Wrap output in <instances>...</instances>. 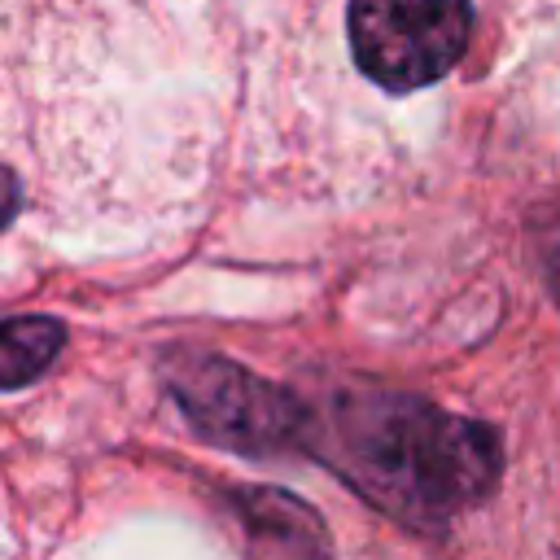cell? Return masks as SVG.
Here are the masks:
<instances>
[{
  "mask_svg": "<svg viewBox=\"0 0 560 560\" xmlns=\"http://www.w3.org/2000/svg\"><path fill=\"white\" fill-rule=\"evenodd\" d=\"M18 201H22V192H18V179L9 175V171H0V228L18 214Z\"/></svg>",
  "mask_w": 560,
  "mask_h": 560,
  "instance_id": "obj_5",
  "label": "cell"
},
{
  "mask_svg": "<svg viewBox=\"0 0 560 560\" xmlns=\"http://www.w3.org/2000/svg\"><path fill=\"white\" fill-rule=\"evenodd\" d=\"M66 332L57 319L44 315H18L0 324V385L18 389L26 381H35L61 350Z\"/></svg>",
  "mask_w": 560,
  "mask_h": 560,
  "instance_id": "obj_4",
  "label": "cell"
},
{
  "mask_svg": "<svg viewBox=\"0 0 560 560\" xmlns=\"http://www.w3.org/2000/svg\"><path fill=\"white\" fill-rule=\"evenodd\" d=\"M179 398L188 416L219 442H236L249 451L280 446L293 429L289 398L271 394L262 381L241 376L223 363H206L192 381H179Z\"/></svg>",
  "mask_w": 560,
  "mask_h": 560,
  "instance_id": "obj_3",
  "label": "cell"
},
{
  "mask_svg": "<svg viewBox=\"0 0 560 560\" xmlns=\"http://www.w3.org/2000/svg\"><path fill=\"white\" fill-rule=\"evenodd\" d=\"M359 464L385 499L411 508H455L494 481V438L468 420L420 402H385L363 438Z\"/></svg>",
  "mask_w": 560,
  "mask_h": 560,
  "instance_id": "obj_1",
  "label": "cell"
},
{
  "mask_svg": "<svg viewBox=\"0 0 560 560\" xmlns=\"http://www.w3.org/2000/svg\"><path fill=\"white\" fill-rule=\"evenodd\" d=\"M350 48L368 79L411 92L442 79L468 48V0H350Z\"/></svg>",
  "mask_w": 560,
  "mask_h": 560,
  "instance_id": "obj_2",
  "label": "cell"
}]
</instances>
